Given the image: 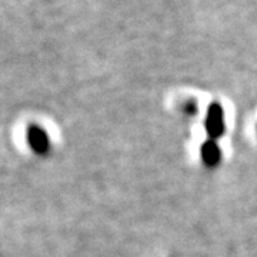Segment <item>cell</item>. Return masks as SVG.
<instances>
[{
  "label": "cell",
  "mask_w": 257,
  "mask_h": 257,
  "mask_svg": "<svg viewBox=\"0 0 257 257\" xmlns=\"http://www.w3.org/2000/svg\"><path fill=\"white\" fill-rule=\"evenodd\" d=\"M204 127L209 135V139L217 140L224 135L226 123H224V110L219 103H211L207 109Z\"/></svg>",
  "instance_id": "cell-1"
},
{
  "label": "cell",
  "mask_w": 257,
  "mask_h": 257,
  "mask_svg": "<svg viewBox=\"0 0 257 257\" xmlns=\"http://www.w3.org/2000/svg\"><path fill=\"white\" fill-rule=\"evenodd\" d=\"M26 139H28V145L36 155L45 156V155L49 153V150H50V140H49V136L45 132V128H42L40 126H36V124L29 126Z\"/></svg>",
  "instance_id": "cell-2"
},
{
  "label": "cell",
  "mask_w": 257,
  "mask_h": 257,
  "mask_svg": "<svg viewBox=\"0 0 257 257\" xmlns=\"http://www.w3.org/2000/svg\"><path fill=\"white\" fill-rule=\"evenodd\" d=\"M200 157L202 162L207 167H216L221 162V150L216 140H206L200 147Z\"/></svg>",
  "instance_id": "cell-3"
},
{
  "label": "cell",
  "mask_w": 257,
  "mask_h": 257,
  "mask_svg": "<svg viewBox=\"0 0 257 257\" xmlns=\"http://www.w3.org/2000/svg\"><path fill=\"white\" fill-rule=\"evenodd\" d=\"M196 109H197V104H196V101L190 100L184 104V111H186L187 114H194V113H196Z\"/></svg>",
  "instance_id": "cell-4"
}]
</instances>
